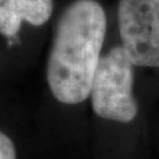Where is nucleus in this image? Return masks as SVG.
<instances>
[{
  "label": "nucleus",
  "instance_id": "1",
  "mask_svg": "<svg viewBox=\"0 0 159 159\" xmlns=\"http://www.w3.org/2000/svg\"><path fill=\"white\" fill-rule=\"evenodd\" d=\"M106 26L97 0H75L60 16L46 65L47 84L59 102L75 105L90 97Z\"/></svg>",
  "mask_w": 159,
  "mask_h": 159
},
{
  "label": "nucleus",
  "instance_id": "2",
  "mask_svg": "<svg viewBox=\"0 0 159 159\" xmlns=\"http://www.w3.org/2000/svg\"><path fill=\"white\" fill-rule=\"evenodd\" d=\"M133 67L121 46H114L100 58L90 92L92 110L98 117L118 123H131L137 117Z\"/></svg>",
  "mask_w": 159,
  "mask_h": 159
},
{
  "label": "nucleus",
  "instance_id": "3",
  "mask_svg": "<svg viewBox=\"0 0 159 159\" xmlns=\"http://www.w3.org/2000/svg\"><path fill=\"white\" fill-rule=\"evenodd\" d=\"M121 47L134 66L159 67V0H119Z\"/></svg>",
  "mask_w": 159,
  "mask_h": 159
},
{
  "label": "nucleus",
  "instance_id": "4",
  "mask_svg": "<svg viewBox=\"0 0 159 159\" xmlns=\"http://www.w3.org/2000/svg\"><path fill=\"white\" fill-rule=\"evenodd\" d=\"M20 17L33 26H41L53 13V0H16Z\"/></svg>",
  "mask_w": 159,
  "mask_h": 159
},
{
  "label": "nucleus",
  "instance_id": "5",
  "mask_svg": "<svg viewBox=\"0 0 159 159\" xmlns=\"http://www.w3.org/2000/svg\"><path fill=\"white\" fill-rule=\"evenodd\" d=\"M23 21L16 0H0V33L5 37L16 35Z\"/></svg>",
  "mask_w": 159,
  "mask_h": 159
},
{
  "label": "nucleus",
  "instance_id": "6",
  "mask_svg": "<svg viewBox=\"0 0 159 159\" xmlns=\"http://www.w3.org/2000/svg\"><path fill=\"white\" fill-rule=\"evenodd\" d=\"M0 159H17L16 145L10 137L0 131Z\"/></svg>",
  "mask_w": 159,
  "mask_h": 159
}]
</instances>
